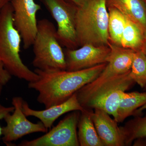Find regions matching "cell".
<instances>
[{"mask_svg":"<svg viewBox=\"0 0 146 146\" xmlns=\"http://www.w3.org/2000/svg\"><path fill=\"white\" fill-rule=\"evenodd\" d=\"M39 1L56 22V34L60 44L69 49L77 48L75 24L77 6L65 0Z\"/></svg>","mask_w":146,"mask_h":146,"instance_id":"cell-6","label":"cell"},{"mask_svg":"<svg viewBox=\"0 0 146 146\" xmlns=\"http://www.w3.org/2000/svg\"><path fill=\"white\" fill-rule=\"evenodd\" d=\"M24 100L21 97H15L12 99L14 106L13 114H7L4 119L6 126L2 127V140L7 146L11 142L17 141L23 136L36 132L47 133L48 129L41 121L36 123L27 119L23 110Z\"/></svg>","mask_w":146,"mask_h":146,"instance_id":"cell-8","label":"cell"},{"mask_svg":"<svg viewBox=\"0 0 146 146\" xmlns=\"http://www.w3.org/2000/svg\"><path fill=\"white\" fill-rule=\"evenodd\" d=\"M122 128L125 136V145H131L133 141L146 138V115L144 117L136 116Z\"/></svg>","mask_w":146,"mask_h":146,"instance_id":"cell-19","label":"cell"},{"mask_svg":"<svg viewBox=\"0 0 146 146\" xmlns=\"http://www.w3.org/2000/svg\"><path fill=\"white\" fill-rule=\"evenodd\" d=\"M92 110L84 109L80 111L78 124V137L80 146H104L98 135L91 118Z\"/></svg>","mask_w":146,"mask_h":146,"instance_id":"cell-15","label":"cell"},{"mask_svg":"<svg viewBox=\"0 0 146 146\" xmlns=\"http://www.w3.org/2000/svg\"><path fill=\"white\" fill-rule=\"evenodd\" d=\"M141 50L144 53V54L146 56V34L145 35V40H144V44Z\"/></svg>","mask_w":146,"mask_h":146,"instance_id":"cell-26","label":"cell"},{"mask_svg":"<svg viewBox=\"0 0 146 146\" xmlns=\"http://www.w3.org/2000/svg\"><path fill=\"white\" fill-rule=\"evenodd\" d=\"M68 2L74 5L77 6L80 5H81L82 0H65Z\"/></svg>","mask_w":146,"mask_h":146,"instance_id":"cell-24","label":"cell"},{"mask_svg":"<svg viewBox=\"0 0 146 146\" xmlns=\"http://www.w3.org/2000/svg\"><path fill=\"white\" fill-rule=\"evenodd\" d=\"M107 63L77 71H42L35 69L39 76L36 81L29 82L28 87L39 93L38 102L45 108L67 101L78 90L94 81L103 71Z\"/></svg>","mask_w":146,"mask_h":146,"instance_id":"cell-1","label":"cell"},{"mask_svg":"<svg viewBox=\"0 0 146 146\" xmlns=\"http://www.w3.org/2000/svg\"><path fill=\"white\" fill-rule=\"evenodd\" d=\"M80 111H73L41 137L21 142L19 146H78L77 127Z\"/></svg>","mask_w":146,"mask_h":146,"instance_id":"cell-7","label":"cell"},{"mask_svg":"<svg viewBox=\"0 0 146 146\" xmlns=\"http://www.w3.org/2000/svg\"><path fill=\"white\" fill-rule=\"evenodd\" d=\"M10 1V0H0V11L7 3Z\"/></svg>","mask_w":146,"mask_h":146,"instance_id":"cell-25","label":"cell"},{"mask_svg":"<svg viewBox=\"0 0 146 146\" xmlns=\"http://www.w3.org/2000/svg\"><path fill=\"white\" fill-rule=\"evenodd\" d=\"M130 72L83 86L75 93L80 104L84 109L102 110L115 119L123 93L135 83L129 76Z\"/></svg>","mask_w":146,"mask_h":146,"instance_id":"cell-4","label":"cell"},{"mask_svg":"<svg viewBox=\"0 0 146 146\" xmlns=\"http://www.w3.org/2000/svg\"><path fill=\"white\" fill-rule=\"evenodd\" d=\"M111 53L105 68L96 80L89 83L96 84L106 79L129 72L135 51L110 43Z\"/></svg>","mask_w":146,"mask_h":146,"instance_id":"cell-12","label":"cell"},{"mask_svg":"<svg viewBox=\"0 0 146 146\" xmlns=\"http://www.w3.org/2000/svg\"><path fill=\"white\" fill-rule=\"evenodd\" d=\"M12 76L9 73L4 66L2 62L0 60V83L5 85L11 79Z\"/></svg>","mask_w":146,"mask_h":146,"instance_id":"cell-21","label":"cell"},{"mask_svg":"<svg viewBox=\"0 0 146 146\" xmlns=\"http://www.w3.org/2000/svg\"><path fill=\"white\" fill-rule=\"evenodd\" d=\"M145 109H146V103L144 104L143 106L140 107V108L136 110L133 115H134L136 116H139L140 114L142 113V112Z\"/></svg>","mask_w":146,"mask_h":146,"instance_id":"cell-23","label":"cell"},{"mask_svg":"<svg viewBox=\"0 0 146 146\" xmlns=\"http://www.w3.org/2000/svg\"><path fill=\"white\" fill-rule=\"evenodd\" d=\"M14 110V106L5 107L0 104V121L4 119L7 114L13 112ZM2 136V127L0 125V139Z\"/></svg>","mask_w":146,"mask_h":146,"instance_id":"cell-22","label":"cell"},{"mask_svg":"<svg viewBox=\"0 0 146 146\" xmlns=\"http://www.w3.org/2000/svg\"><path fill=\"white\" fill-rule=\"evenodd\" d=\"M144 89V90H145V91H146V87H145V89Z\"/></svg>","mask_w":146,"mask_h":146,"instance_id":"cell-29","label":"cell"},{"mask_svg":"<svg viewBox=\"0 0 146 146\" xmlns=\"http://www.w3.org/2000/svg\"><path fill=\"white\" fill-rule=\"evenodd\" d=\"M145 35L143 31L138 25L126 18L121 39V46L135 52L141 50L144 44Z\"/></svg>","mask_w":146,"mask_h":146,"instance_id":"cell-17","label":"cell"},{"mask_svg":"<svg viewBox=\"0 0 146 146\" xmlns=\"http://www.w3.org/2000/svg\"><path fill=\"white\" fill-rule=\"evenodd\" d=\"M22 38L13 23V9L10 2L0 11V60L12 76L29 82L39 76L24 64L21 59Z\"/></svg>","mask_w":146,"mask_h":146,"instance_id":"cell-3","label":"cell"},{"mask_svg":"<svg viewBox=\"0 0 146 146\" xmlns=\"http://www.w3.org/2000/svg\"><path fill=\"white\" fill-rule=\"evenodd\" d=\"M95 128L104 146L125 145V136L122 127L115 119L102 110L94 109L91 114Z\"/></svg>","mask_w":146,"mask_h":146,"instance_id":"cell-11","label":"cell"},{"mask_svg":"<svg viewBox=\"0 0 146 146\" xmlns=\"http://www.w3.org/2000/svg\"><path fill=\"white\" fill-rule=\"evenodd\" d=\"M108 9V32L111 44L121 46V39L126 18L119 10L114 7L107 6Z\"/></svg>","mask_w":146,"mask_h":146,"instance_id":"cell-18","label":"cell"},{"mask_svg":"<svg viewBox=\"0 0 146 146\" xmlns=\"http://www.w3.org/2000/svg\"><path fill=\"white\" fill-rule=\"evenodd\" d=\"M13 23L21 34L25 50L32 46L37 30L36 14L41 6L35 0H10Z\"/></svg>","mask_w":146,"mask_h":146,"instance_id":"cell-9","label":"cell"},{"mask_svg":"<svg viewBox=\"0 0 146 146\" xmlns=\"http://www.w3.org/2000/svg\"><path fill=\"white\" fill-rule=\"evenodd\" d=\"M107 0H82L77 6L75 24L78 46H109Z\"/></svg>","mask_w":146,"mask_h":146,"instance_id":"cell-2","label":"cell"},{"mask_svg":"<svg viewBox=\"0 0 146 146\" xmlns=\"http://www.w3.org/2000/svg\"><path fill=\"white\" fill-rule=\"evenodd\" d=\"M129 76L141 88L146 87V56L141 50L135 52Z\"/></svg>","mask_w":146,"mask_h":146,"instance_id":"cell-20","label":"cell"},{"mask_svg":"<svg viewBox=\"0 0 146 146\" xmlns=\"http://www.w3.org/2000/svg\"><path fill=\"white\" fill-rule=\"evenodd\" d=\"M143 1L144 2H145V4L146 5V0H143Z\"/></svg>","mask_w":146,"mask_h":146,"instance_id":"cell-28","label":"cell"},{"mask_svg":"<svg viewBox=\"0 0 146 146\" xmlns=\"http://www.w3.org/2000/svg\"><path fill=\"white\" fill-rule=\"evenodd\" d=\"M34 57L32 64L42 71L66 70L64 52L58 39L56 29L46 18L37 23V30L33 44Z\"/></svg>","mask_w":146,"mask_h":146,"instance_id":"cell-5","label":"cell"},{"mask_svg":"<svg viewBox=\"0 0 146 146\" xmlns=\"http://www.w3.org/2000/svg\"><path fill=\"white\" fill-rule=\"evenodd\" d=\"M84 110L78 100L76 93L64 102L45 108L44 110L31 109L25 101L23 104V112L26 116L38 118L48 129L50 128L54 123L63 114L76 110L82 111Z\"/></svg>","mask_w":146,"mask_h":146,"instance_id":"cell-13","label":"cell"},{"mask_svg":"<svg viewBox=\"0 0 146 146\" xmlns=\"http://www.w3.org/2000/svg\"><path fill=\"white\" fill-rule=\"evenodd\" d=\"M107 5L117 9L146 34V5L143 0H107Z\"/></svg>","mask_w":146,"mask_h":146,"instance_id":"cell-14","label":"cell"},{"mask_svg":"<svg viewBox=\"0 0 146 146\" xmlns=\"http://www.w3.org/2000/svg\"><path fill=\"white\" fill-rule=\"evenodd\" d=\"M146 103V92H123L120 99L115 120L117 123L123 122Z\"/></svg>","mask_w":146,"mask_h":146,"instance_id":"cell-16","label":"cell"},{"mask_svg":"<svg viewBox=\"0 0 146 146\" xmlns=\"http://www.w3.org/2000/svg\"><path fill=\"white\" fill-rule=\"evenodd\" d=\"M111 53L108 46L86 44L75 49H67L65 53L66 70L77 71L108 63Z\"/></svg>","mask_w":146,"mask_h":146,"instance_id":"cell-10","label":"cell"},{"mask_svg":"<svg viewBox=\"0 0 146 146\" xmlns=\"http://www.w3.org/2000/svg\"><path fill=\"white\" fill-rule=\"evenodd\" d=\"M3 86V85L2 84L0 83V96H1Z\"/></svg>","mask_w":146,"mask_h":146,"instance_id":"cell-27","label":"cell"}]
</instances>
